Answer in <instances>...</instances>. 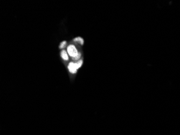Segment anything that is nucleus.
Segmentation results:
<instances>
[{
  "label": "nucleus",
  "instance_id": "1",
  "mask_svg": "<svg viewBox=\"0 0 180 135\" xmlns=\"http://www.w3.org/2000/svg\"><path fill=\"white\" fill-rule=\"evenodd\" d=\"M83 64V61L80 60L76 63L73 62H70L68 65V69L69 72L72 74H75L77 72V70L81 67Z\"/></svg>",
  "mask_w": 180,
  "mask_h": 135
},
{
  "label": "nucleus",
  "instance_id": "2",
  "mask_svg": "<svg viewBox=\"0 0 180 135\" xmlns=\"http://www.w3.org/2000/svg\"><path fill=\"white\" fill-rule=\"evenodd\" d=\"M67 50H68L69 55L71 56L72 58L76 57L79 54V52H78V50H77L76 47L73 45H71V44L68 45Z\"/></svg>",
  "mask_w": 180,
  "mask_h": 135
},
{
  "label": "nucleus",
  "instance_id": "3",
  "mask_svg": "<svg viewBox=\"0 0 180 135\" xmlns=\"http://www.w3.org/2000/svg\"><path fill=\"white\" fill-rule=\"evenodd\" d=\"M61 56L62 57V59L63 60H65V61H68V54L66 52L65 50H63L62 52H61Z\"/></svg>",
  "mask_w": 180,
  "mask_h": 135
},
{
  "label": "nucleus",
  "instance_id": "4",
  "mask_svg": "<svg viewBox=\"0 0 180 135\" xmlns=\"http://www.w3.org/2000/svg\"><path fill=\"white\" fill-rule=\"evenodd\" d=\"M73 41H75V42H79L81 44V45H83V44H84V40L81 37H80L75 38L73 40Z\"/></svg>",
  "mask_w": 180,
  "mask_h": 135
},
{
  "label": "nucleus",
  "instance_id": "5",
  "mask_svg": "<svg viewBox=\"0 0 180 135\" xmlns=\"http://www.w3.org/2000/svg\"><path fill=\"white\" fill-rule=\"evenodd\" d=\"M66 42L65 41H63L60 44V49H64L65 47H66Z\"/></svg>",
  "mask_w": 180,
  "mask_h": 135
},
{
  "label": "nucleus",
  "instance_id": "6",
  "mask_svg": "<svg viewBox=\"0 0 180 135\" xmlns=\"http://www.w3.org/2000/svg\"><path fill=\"white\" fill-rule=\"evenodd\" d=\"M80 56H81V53H80V52H79V54H78V55L76 57L72 58V59L74 60H78V59H79V58H80Z\"/></svg>",
  "mask_w": 180,
  "mask_h": 135
}]
</instances>
